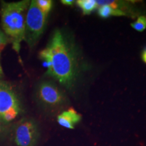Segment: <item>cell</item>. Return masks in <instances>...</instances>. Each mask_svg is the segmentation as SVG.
Wrapping results in <instances>:
<instances>
[{
  "instance_id": "obj_15",
  "label": "cell",
  "mask_w": 146,
  "mask_h": 146,
  "mask_svg": "<svg viewBox=\"0 0 146 146\" xmlns=\"http://www.w3.org/2000/svg\"><path fill=\"white\" fill-rule=\"evenodd\" d=\"M141 58H142V60H143V61L146 64V48L144 49L143 52H142Z\"/></svg>"
},
{
  "instance_id": "obj_16",
  "label": "cell",
  "mask_w": 146,
  "mask_h": 146,
  "mask_svg": "<svg viewBox=\"0 0 146 146\" xmlns=\"http://www.w3.org/2000/svg\"><path fill=\"white\" fill-rule=\"evenodd\" d=\"M0 56H1V53H0ZM4 75V73H3L2 66L1 65V62H0V78H1Z\"/></svg>"
},
{
  "instance_id": "obj_8",
  "label": "cell",
  "mask_w": 146,
  "mask_h": 146,
  "mask_svg": "<svg viewBox=\"0 0 146 146\" xmlns=\"http://www.w3.org/2000/svg\"><path fill=\"white\" fill-rule=\"evenodd\" d=\"M98 14H99L100 17L103 18H108L112 16H126V14H127L124 11H122L117 8H112V6L108 4L100 5L99 10H98Z\"/></svg>"
},
{
  "instance_id": "obj_14",
  "label": "cell",
  "mask_w": 146,
  "mask_h": 146,
  "mask_svg": "<svg viewBox=\"0 0 146 146\" xmlns=\"http://www.w3.org/2000/svg\"><path fill=\"white\" fill-rule=\"evenodd\" d=\"M61 2L64 5H72L73 2H74V1H72V0H62Z\"/></svg>"
},
{
  "instance_id": "obj_12",
  "label": "cell",
  "mask_w": 146,
  "mask_h": 146,
  "mask_svg": "<svg viewBox=\"0 0 146 146\" xmlns=\"http://www.w3.org/2000/svg\"><path fill=\"white\" fill-rule=\"evenodd\" d=\"M10 124L5 123L0 118V139L6 135L9 131Z\"/></svg>"
},
{
  "instance_id": "obj_5",
  "label": "cell",
  "mask_w": 146,
  "mask_h": 146,
  "mask_svg": "<svg viewBox=\"0 0 146 146\" xmlns=\"http://www.w3.org/2000/svg\"><path fill=\"white\" fill-rule=\"evenodd\" d=\"M12 133L17 146H35L39 137L37 123L30 118H23L14 124Z\"/></svg>"
},
{
  "instance_id": "obj_7",
  "label": "cell",
  "mask_w": 146,
  "mask_h": 146,
  "mask_svg": "<svg viewBox=\"0 0 146 146\" xmlns=\"http://www.w3.org/2000/svg\"><path fill=\"white\" fill-rule=\"evenodd\" d=\"M81 120V115L72 108L61 113L57 118V121L60 126L70 129H74L75 125L79 123Z\"/></svg>"
},
{
  "instance_id": "obj_11",
  "label": "cell",
  "mask_w": 146,
  "mask_h": 146,
  "mask_svg": "<svg viewBox=\"0 0 146 146\" xmlns=\"http://www.w3.org/2000/svg\"><path fill=\"white\" fill-rule=\"evenodd\" d=\"M131 27L137 31L142 32L146 29V16H141L134 23L131 24Z\"/></svg>"
},
{
  "instance_id": "obj_4",
  "label": "cell",
  "mask_w": 146,
  "mask_h": 146,
  "mask_svg": "<svg viewBox=\"0 0 146 146\" xmlns=\"http://www.w3.org/2000/svg\"><path fill=\"white\" fill-rule=\"evenodd\" d=\"M23 112L21 101L10 83L0 78V118L10 124Z\"/></svg>"
},
{
  "instance_id": "obj_13",
  "label": "cell",
  "mask_w": 146,
  "mask_h": 146,
  "mask_svg": "<svg viewBox=\"0 0 146 146\" xmlns=\"http://www.w3.org/2000/svg\"><path fill=\"white\" fill-rule=\"evenodd\" d=\"M10 42L9 38L5 35V34L3 31L0 30V53L8 43Z\"/></svg>"
},
{
  "instance_id": "obj_9",
  "label": "cell",
  "mask_w": 146,
  "mask_h": 146,
  "mask_svg": "<svg viewBox=\"0 0 146 146\" xmlns=\"http://www.w3.org/2000/svg\"><path fill=\"white\" fill-rule=\"evenodd\" d=\"M76 4L83 10L85 15L90 14L98 6L95 0H78L76 1Z\"/></svg>"
},
{
  "instance_id": "obj_1",
  "label": "cell",
  "mask_w": 146,
  "mask_h": 146,
  "mask_svg": "<svg viewBox=\"0 0 146 146\" xmlns=\"http://www.w3.org/2000/svg\"><path fill=\"white\" fill-rule=\"evenodd\" d=\"M39 58L47 68V75L70 89L78 76V62L72 46L62 33L56 30L46 47L39 53Z\"/></svg>"
},
{
  "instance_id": "obj_3",
  "label": "cell",
  "mask_w": 146,
  "mask_h": 146,
  "mask_svg": "<svg viewBox=\"0 0 146 146\" xmlns=\"http://www.w3.org/2000/svg\"><path fill=\"white\" fill-rule=\"evenodd\" d=\"M47 16L39 8L35 0L30 2L25 21L24 41L31 48L35 46L45 30Z\"/></svg>"
},
{
  "instance_id": "obj_2",
  "label": "cell",
  "mask_w": 146,
  "mask_h": 146,
  "mask_svg": "<svg viewBox=\"0 0 146 146\" xmlns=\"http://www.w3.org/2000/svg\"><path fill=\"white\" fill-rule=\"evenodd\" d=\"M30 1L17 2L2 1L0 10L3 33L10 39L15 52L19 53L21 42L25 39V21Z\"/></svg>"
},
{
  "instance_id": "obj_6",
  "label": "cell",
  "mask_w": 146,
  "mask_h": 146,
  "mask_svg": "<svg viewBox=\"0 0 146 146\" xmlns=\"http://www.w3.org/2000/svg\"><path fill=\"white\" fill-rule=\"evenodd\" d=\"M36 96L41 104L50 108L60 106L66 102L62 91L50 81H43L39 84Z\"/></svg>"
},
{
  "instance_id": "obj_10",
  "label": "cell",
  "mask_w": 146,
  "mask_h": 146,
  "mask_svg": "<svg viewBox=\"0 0 146 146\" xmlns=\"http://www.w3.org/2000/svg\"><path fill=\"white\" fill-rule=\"evenodd\" d=\"M39 8L47 16L52 8L53 1L52 0H35Z\"/></svg>"
}]
</instances>
